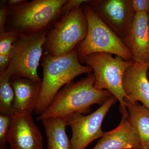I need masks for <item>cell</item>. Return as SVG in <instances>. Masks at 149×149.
Wrapping results in <instances>:
<instances>
[{
  "mask_svg": "<svg viewBox=\"0 0 149 149\" xmlns=\"http://www.w3.org/2000/svg\"><path fill=\"white\" fill-rule=\"evenodd\" d=\"M10 75L5 71L0 72V112L12 116L14 92L11 85Z\"/></svg>",
  "mask_w": 149,
  "mask_h": 149,
  "instance_id": "cell-17",
  "label": "cell"
},
{
  "mask_svg": "<svg viewBox=\"0 0 149 149\" xmlns=\"http://www.w3.org/2000/svg\"><path fill=\"white\" fill-rule=\"evenodd\" d=\"M67 0H34L8 7L6 24L18 35L35 34L46 29L62 15Z\"/></svg>",
  "mask_w": 149,
  "mask_h": 149,
  "instance_id": "cell-3",
  "label": "cell"
},
{
  "mask_svg": "<svg viewBox=\"0 0 149 149\" xmlns=\"http://www.w3.org/2000/svg\"><path fill=\"white\" fill-rule=\"evenodd\" d=\"M149 66L135 62L126 70L123 79L125 102H140L149 109Z\"/></svg>",
  "mask_w": 149,
  "mask_h": 149,
  "instance_id": "cell-12",
  "label": "cell"
},
{
  "mask_svg": "<svg viewBox=\"0 0 149 149\" xmlns=\"http://www.w3.org/2000/svg\"><path fill=\"white\" fill-rule=\"evenodd\" d=\"M132 6L136 13H148L149 10V0H131Z\"/></svg>",
  "mask_w": 149,
  "mask_h": 149,
  "instance_id": "cell-21",
  "label": "cell"
},
{
  "mask_svg": "<svg viewBox=\"0 0 149 149\" xmlns=\"http://www.w3.org/2000/svg\"><path fill=\"white\" fill-rule=\"evenodd\" d=\"M7 11L8 6L2 2L0 8V32L5 30L7 17Z\"/></svg>",
  "mask_w": 149,
  "mask_h": 149,
  "instance_id": "cell-22",
  "label": "cell"
},
{
  "mask_svg": "<svg viewBox=\"0 0 149 149\" xmlns=\"http://www.w3.org/2000/svg\"><path fill=\"white\" fill-rule=\"evenodd\" d=\"M123 41L135 62L149 66V24L146 13H136L130 32Z\"/></svg>",
  "mask_w": 149,
  "mask_h": 149,
  "instance_id": "cell-11",
  "label": "cell"
},
{
  "mask_svg": "<svg viewBox=\"0 0 149 149\" xmlns=\"http://www.w3.org/2000/svg\"><path fill=\"white\" fill-rule=\"evenodd\" d=\"M43 77L39 100L35 110L40 114L50 104L61 88L81 74L92 73L91 67L81 64L76 49L55 57L45 54L43 57Z\"/></svg>",
  "mask_w": 149,
  "mask_h": 149,
  "instance_id": "cell-2",
  "label": "cell"
},
{
  "mask_svg": "<svg viewBox=\"0 0 149 149\" xmlns=\"http://www.w3.org/2000/svg\"><path fill=\"white\" fill-rule=\"evenodd\" d=\"M11 53L6 54H0V72L5 70L10 61Z\"/></svg>",
  "mask_w": 149,
  "mask_h": 149,
  "instance_id": "cell-23",
  "label": "cell"
},
{
  "mask_svg": "<svg viewBox=\"0 0 149 149\" xmlns=\"http://www.w3.org/2000/svg\"><path fill=\"white\" fill-rule=\"evenodd\" d=\"M88 0H68L62 8V15H64L69 13L72 10L81 6L88 2Z\"/></svg>",
  "mask_w": 149,
  "mask_h": 149,
  "instance_id": "cell-20",
  "label": "cell"
},
{
  "mask_svg": "<svg viewBox=\"0 0 149 149\" xmlns=\"http://www.w3.org/2000/svg\"><path fill=\"white\" fill-rule=\"evenodd\" d=\"M10 82L15 94L14 113H32L37 106L42 82L18 77H11Z\"/></svg>",
  "mask_w": 149,
  "mask_h": 149,
  "instance_id": "cell-14",
  "label": "cell"
},
{
  "mask_svg": "<svg viewBox=\"0 0 149 149\" xmlns=\"http://www.w3.org/2000/svg\"><path fill=\"white\" fill-rule=\"evenodd\" d=\"M147 14H148V19L149 24V10L148 11V13H147Z\"/></svg>",
  "mask_w": 149,
  "mask_h": 149,
  "instance_id": "cell-25",
  "label": "cell"
},
{
  "mask_svg": "<svg viewBox=\"0 0 149 149\" xmlns=\"http://www.w3.org/2000/svg\"><path fill=\"white\" fill-rule=\"evenodd\" d=\"M128 119L137 134L141 149H149V109L138 102L125 101Z\"/></svg>",
  "mask_w": 149,
  "mask_h": 149,
  "instance_id": "cell-15",
  "label": "cell"
},
{
  "mask_svg": "<svg viewBox=\"0 0 149 149\" xmlns=\"http://www.w3.org/2000/svg\"><path fill=\"white\" fill-rule=\"evenodd\" d=\"M26 1L24 0H9L8 1V6H14L20 4Z\"/></svg>",
  "mask_w": 149,
  "mask_h": 149,
  "instance_id": "cell-24",
  "label": "cell"
},
{
  "mask_svg": "<svg viewBox=\"0 0 149 149\" xmlns=\"http://www.w3.org/2000/svg\"><path fill=\"white\" fill-rule=\"evenodd\" d=\"M148 79L149 81V71H148Z\"/></svg>",
  "mask_w": 149,
  "mask_h": 149,
  "instance_id": "cell-26",
  "label": "cell"
},
{
  "mask_svg": "<svg viewBox=\"0 0 149 149\" xmlns=\"http://www.w3.org/2000/svg\"><path fill=\"white\" fill-rule=\"evenodd\" d=\"M86 3L122 40L127 37L136 14L131 0H94Z\"/></svg>",
  "mask_w": 149,
  "mask_h": 149,
  "instance_id": "cell-9",
  "label": "cell"
},
{
  "mask_svg": "<svg viewBox=\"0 0 149 149\" xmlns=\"http://www.w3.org/2000/svg\"><path fill=\"white\" fill-rule=\"evenodd\" d=\"M41 121L45 129L47 149H73L66 133L65 118H50Z\"/></svg>",
  "mask_w": 149,
  "mask_h": 149,
  "instance_id": "cell-16",
  "label": "cell"
},
{
  "mask_svg": "<svg viewBox=\"0 0 149 149\" xmlns=\"http://www.w3.org/2000/svg\"><path fill=\"white\" fill-rule=\"evenodd\" d=\"M10 149H43V137L32 113H14L8 133Z\"/></svg>",
  "mask_w": 149,
  "mask_h": 149,
  "instance_id": "cell-10",
  "label": "cell"
},
{
  "mask_svg": "<svg viewBox=\"0 0 149 149\" xmlns=\"http://www.w3.org/2000/svg\"><path fill=\"white\" fill-rule=\"evenodd\" d=\"M47 35L45 30L31 35H19L11 52L8 66L4 71L11 77H25L41 83L37 68Z\"/></svg>",
  "mask_w": 149,
  "mask_h": 149,
  "instance_id": "cell-7",
  "label": "cell"
},
{
  "mask_svg": "<svg viewBox=\"0 0 149 149\" xmlns=\"http://www.w3.org/2000/svg\"><path fill=\"white\" fill-rule=\"evenodd\" d=\"M117 101L112 96L91 114L74 113L65 118L67 125L72 130L70 142L73 149H85L93 141L103 136L105 132L102 130L103 121Z\"/></svg>",
  "mask_w": 149,
  "mask_h": 149,
  "instance_id": "cell-8",
  "label": "cell"
},
{
  "mask_svg": "<svg viewBox=\"0 0 149 149\" xmlns=\"http://www.w3.org/2000/svg\"><path fill=\"white\" fill-rule=\"evenodd\" d=\"M95 83V75L91 73L77 82L65 85L37 119L41 121L50 118H65L74 113L86 114L93 104L102 105L113 95L107 90L96 89Z\"/></svg>",
  "mask_w": 149,
  "mask_h": 149,
  "instance_id": "cell-1",
  "label": "cell"
},
{
  "mask_svg": "<svg viewBox=\"0 0 149 149\" xmlns=\"http://www.w3.org/2000/svg\"><path fill=\"white\" fill-rule=\"evenodd\" d=\"M83 6L63 15L56 23L47 35L46 54L55 57L66 54L85 39L88 24Z\"/></svg>",
  "mask_w": 149,
  "mask_h": 149,
  "instance_id": "cell-6",
  "label": "cell"
},
{
  "mask_svg": "<svg viewBox=\"0 0 149 149\" xmlns=\"http://www.w3.org/2000/svg\"><path fill=\"white\" fill-rule=\"evenodd\" d=\"M92 149H141L137 134L128 119V115H122L116 128L105 132Z\"/></svg>",
  "mask_w": 149,
  "mask_h": 149,
  "instance_id": "cell-13",
  "label": "cell"
},
{
  "mask_svg": "<svg viewBox=\"0 0 149 149\" xmlns=\"http://www.w3.org/2000/svg\"><path fill=\"white\" fill-rule=\"evenodd\" d=\"M18 37V34L10 30L0 32V54H10Z\"/></svg>",
  "mask_w": 149,
  "mask_h": 149,
  "instance_id": "cell-18",
  "label": "cell"
},
{
  "mask_svg": "<svg viewBox=\"0 0 149 149\" xmlns=\"http://www.w3.org/2000/svg\"><path fill=\"white\" fill-rule=\"evenodd\" d=\"M84 62L94 71L95 88L109 92L120 103L119 109L122 116L128 115L123 79L126 70L135 62L126 61L118 56L114 57L109 54L97 53L88 56Z\"/></svg>",
  "mask_w": 149,
  "mask_h": 149,
  "instance_id": "cell-5",
  "label": "cell"
},
{
  "mask_svg": "<svg viewBox=\"0 0 149 149\" xmlns=\"http://www.w3.org/2000/svg\"><path fill=\"white\" fill-rule=\"evenodd\" d=\"M12 117L7 115L0 114V149H7L8 130Z\"/></svg>",
  "mask_w": 149,
  "mask_h": 149,
  "instance_id": "cell-19",
  "label": "cell"
},
{
  "mask_svg": "<svg viewBox=\"0 0 149 149\" xmlns=\"http://www.w3.org/2000/svg\"><path fill=\"white\" fill-rule=\"evenodd\" d=\"M88 31L85 39L77 46L80 62L90 55L105 53L115 55L126 61H134L133 56L121 38L107 25L88 4L83 6Z\"/></svg>",
  "mask_w": 149,
  "mask_h": 149,
  "instance_id": "cell-4",
  "label": "cell"
}]
</instances>
